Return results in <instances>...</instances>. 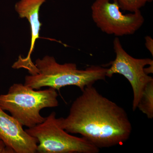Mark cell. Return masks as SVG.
<instances>
[{
	"instance_id": "52a82bcc",
	"label": "cell",
	"mask_w": 153,
	"mask_h": 153,
	"mask_svg": "<svg viewBox=\"0 0 153 153\" xmlns=\"http://www.w3.org/2000/svg\"><path fill=\"white\" fill-rule=\"evenodd\" d=\"M23 127L0 107V140L14 153H37L38 140L29 135Z\"/></svg>"
},
{
	"instance_id": "30bf717a",
	"label": "cell",
	"mask_w": 153,
	"mask_h": 153,
	"mask_svg": "<svg viewBox=\"0 0 153 153\" xmlns=\"http://www.w3.org/2000/svg\"><path fill=\"white\" fill-rule=\"evenodd\" d=\"M153 0H113L117 3L120 10L134 13L140 10L146 3L152 2Z\"/></svg>"
},
{
	"instance_id": "6da1fadb",
	"label": "cell",
	"mask_w": 153,
	"mask_h": 153,
	"mask_svg": "<svg viewBox=\"0 0 153 153\" xmlns=\"http://www.w3.org/2000/svg\"><path fill=\"white\" fill-rule=\"evenodd\" d=\"M71 104L68 115L58 118L67 132L79 134L98 149L122 145L132 127L121 107L100 94L93 85L86 86Z\"/></svg>"
},
{
	"instance_id": "7a4b0ae2",
	"label": "cell",
	"mask_w": 153,
	"mask_h": 153,
	"mask_svg": "<svg viewBox=\"0 0 153 153\" xmlns=\"http://www.w3.org/2000/svg\"><path fill=\"white\" fill-rule=\"evenodd\" d=\"M15 69L24 68L30 75L25 77L24 85L36 90L49 87L57 90L68 85H74L83 91L86 86L99 80H105L107 68L91 66L79 69L74 63H57L55 57L46 55L38 58L35 63L20 56L13 64Z\"/></svg>"
},
{
	"instance_id": "9c48e42d",
	"label": "cell",
	"mask_w": 153,
	"mask_h": 153,
	"mask_svg": "<svg viewBox=\"0 0 153 153\" xmlns=\"http://www.w3.org/2000/svg\"><path fill=\"white\" fill-rule=\"evenodd\" d=\"M137 108L146 115L148 118H153V81L148 83L141 96Z\"/></svg>"
},
{
	"instance_id": "5b68a950",
	"label": "cell",
	"mask_w": 153,
	"mask_h": 153,
	"mask_svg": "<svg viewBox=\"0 0 153 153\" xmlns=\"http://www.w3.org/2000/svg\"><path fill=\"white\" fill-rule=\"evenodd\" d=\"M91 10L92 20L97 27L117 37L133 35L145 22L140 10L124 14L117 3L111 0H95Z\"/></svg>"
},
{
	"instance_id": "8fae6325",
	"label": "cell",
	"mask_w": 153,
	"mask_h": 153,
	"mask_svg": "<svg viewBox=\"0 0 153 153\" xmlns=\"http://www.w3.org/2000/svg\"><path fill=\"white\" fill-rule=\"evenodd\" d=\"M145 45L148 50L149 51L152 56H153V40L152 37L146 36L145 37Z\"/></svg>"
},
{
	"instance_id": "7c38bea8",
	"label": "cell",
	"mask_w": 153,
	"mask_h": 153,
	"mask_svg": "<svg viewBox=\"0 0 153 153\" xmlns=\"http://www.w3.org/2000/svg\"><path fill=\"white\" fill-rule=\"evenodd\" d=\"M0 153H14L13 151L8 147L3 141L0 140Z\"/></svg>"
},
{
	"instance_id": "3957f363",
	"label": "cell",
	"mask_w": 153,
	"mask_h": 153,
	"mask_svg": "<svg viewBox=\"0 0 153 153\" xmlns=\"http://www.w3.org/2000/svg\"><path fill=\"white\" fill-rule=\"evenodd\" d=\"M56 89L49 87L36 90L22 83H14L7 93L0 95V107L7 111L22 126L31 128L43 122L46 117L40 111L59 105Z\"/></svg>"
},
{
	"instance_id": "277c9868",
	"label": "cell",
	"mask_w": 153,
	"mask_h": 153,
	"mask_svg": "<svg viewBox=\"0 0 153 153\" xmlns=\"http://www.w3.org/2000/svg\"><path fill=\"white\" fill-rule=\"evenodd\" d=\"M38 140L39 153H98L100 149L85 138L74 136L60 126L54 111L45 120L25 130Z\"/></svg>"
},
{
	"instance_id": "ba28073f",
	"label": "cell",
	"mask_w": 153,
	"mask_h": 153,
	"mask_svg": "<svg viewBox=\"0 0 153 153\" xmlns=\"http://www.w3.org/2000/svg\"><path fill=\"white\" fill-rule=\"evenodd\" d=\"M47 0H20L16 3L15 9L21 19L26 18L30 23L31 40L30 51L26 59H31L35 44L39 38L42 23L39 20L40 7Z\"/></svg>"
},
{
	"instance_id": "8992f818",
	"label": "cell",
	"mask_w": 153,
	"mask_h": 153,
	"mask_svg": "<svg viewBox=\"0 0 153 153\" xmlns=\"http://www.w3.org/2000/svg\"><path fill=\"white\" fill-rule=\"evenodd\" d=\"M113 48L115 59L110 62L111 66L107 69L106 76L111 77L114 74H119L128 80L133 92L132 109L135 111L137 108L145 88L153 81V77L145 71V66L153 65V60L151 58L137 59L132 57L123 49L118 38L114 40Z\"/></svg>"
}]
</instances>
